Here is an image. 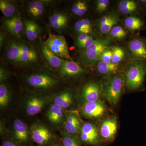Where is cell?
Listing matches in <instances>:
<instances>
[{
  "instance_id": "obj_42",
  "label": "cell",
  "mask_w": 146,
  "mask_h": 146,
  "mask_svg": "<svg viewBox=\"0 0 146 146\" xmlns=\"http://www.w3.org/2000/svg\"><path fill=\"white\" fill-rule=\"evenodd\" d=\"M2 146H18L13 142L5 141L3 143Z\"/></svg>"
},
{
  "instance_id": "obj_40",
  "label": "cell",
  "mask_w": 146,
  "mask_h": 146,
  "mask_svg": "<svg viewBox=\"0 0 146 146\" xmlns=\"http://www.w3.org/2000/svg\"><path fill=\"white\" fill-rule=\"evenodd\" d=\"M45 10V7H44L43 3H42L38 7L36 10L35 11L34 13L33 14V16L35 17H38L42 15Z\"/></svg>"
},
{
  "instance_id": "obj_19",
  "label": "cell",
  "mask_w": 146,
  "mask_h": 146,
  "mask_svg": "<svg viewBox=\"0 0 146 146\" xmlns=\"http://www.w3.org/2000/svg\"><path fill=\"white\" fill-rule=\"evenodd\" d=\"M73 96V94L70 91H63L57 94L54 98L53 104L59 106L64 109H67L72 104Z\"/></svg>"
},
{
  "instance_id": "obj_41",
  "label": "cell",
  "mask_w": 146,
  "mask_h": 146,
  "mask_svg": "<svg viewBox=\"0 0 146 146\" xmlns=\"http://www.w3.org/2000/svg\"><path fill=\"white\" fill-rule=\"evenodd\" d=\"M0 80H1V81L3 82L4 80H5L6 78L7 74L5 72V71L4 70H3V68H1V72H0Z\"/></svg>"
},
{
  "instance_id": "obj_32",
  "label": "cell",
  "mask_w": 146,
  "mask_h": 146,
  "mask_svg": "<svg viewBox=\"0 0 146 146\" xmlns=\"http://www.w3.org/2000/svg\"><path fill=\"white\" fill-rule=\"evenodd\" d=\"M112 63L119 64L125 57L124 50L121 47L115 46L112 48Z\"/></svg>"
},
{
  "instance_id": "obj_9",
  "label": "cell",
  "mask_w": 146,
  "mask_h": 146,
  "mask_svg": "<svg viewBox=\"0 0 146 146\" xmlns=\"http://www.w3.org/2000/svg\"><path fill=\"white\" fill-rule=\"evenodd\" d=\"M58 73L65 78H74L82 75L85 70L72 60L63 59L62 65L58 69Z\"/></svg>"
},
{
  "instance_id": "obj_36",
  "label": "cell",
  "mask_w": 146,
  "mask_h": 146,
  "mask_svg": "<svg viewBox=\"0 0 146 146\" xmlns=\"http://www.w3.org/2000/svg\"><path fill=\"white\" fill-rule=\"evenodd\" d=\"M110 3L109 0H98L96 2V9L99 12L107 9Z\"/></svg>"
},
{
  "instance_id": "obj_7",
  "label": "cell",
  "mask_w": 146,
  "mask_h": 146,
  "mask_svg": "<svg viewBox=\"0 0 146 146\" xmlns=\"http://www.w3.org/2000/svg\"><path fill=\"white\" fill-rule=\"evenodd\" d=\"M82 115L84 117L90 119H95L102 117L106 110L105 105L99 100L84 103L81 108Z\"/></svg>"
},
{
  "instance_id": "obj_18",
  "label": "cell",
  "mask_w": 146,
  "mask_h": 146,
  "mask_svg": "<svg viewBox=\"0 0 146 146\" xmlns=\"http://www.w3.org/2000/svg\"><path fill=\"white\" fill-rule=\"evenodd\" d=\"M42 50L44 57L50 66L58 70L62 65L63 59L53 53L44 44L42 45Z\"/></svg>"
},
{
  "instance_id": "obj_6",
  "label": "cell",
  "mask_w": 146,
  "mask_h": 146,
  "mask_svg": "<svg viewBox=\"0 0 146 146\" xmlns=\"http://www.w3.org/2000/svg\"><path fill=\"white\" fill-rule=\"evenodd\" d=\"M33 141L40 146L46 145L53 139V135L48 128L41 123H35L30 129Z\"/></svg>"
},
{
  "instance_id": "obj_11",
  "label": "cell",
  "mask_w": 146,
  "mask_h": 146,
  "mask_svg": "<svg viewBox=\"0 0 146 146\" xmlns=\"http://www.w3.org/2000/svg\"><path fill=\"white\" fill-rule=\"evenodd\" d=\"M101 86L97 82H90L84 86L81 91V98L84 103L99 100L102 94Z\"/></svg>"
},
{
  "instance_id": "obj_12",
  "label": "cell",
  "mask_w": 146,
  "mask_h": 146,
  "mask_svg": "<svg viewBox=\"0 0 146 146\" xmlns=\"http://www.w3.org/2000/svg\"><path fill=\"white\" fill-rule=\"evenodd\" d=\"M12 133L14 139L21 143L27 142L31 136L30 129L27 124L19 119L13 121Z\"/></svg>"
},
{
  "instance_id": "obj_10",
  "label": "cell",
  "mask_w": 146,
  "mask_h": 146,
  "mask_svg": "<svg viewBox=\"0 0 146 146\" xmlns=\"http://www.w3.org/2000/svg\"><path fill=\"white\" fill-rule=\"evenodd\" d=\"M63 124L65 132L76 136L80 133L82 125L80 118L74 112L66 114Z\"/></svg>"
},
{
  "instance_id": "obj_35",
  "label": "cell",
  "mask_w": 146,
  "mask_h": 146,
  "mask_svg": "<svg viewBox=\"0 0 146 146\" xmlns=\"http://www.w3.org/2000/svg\"><path fill=\"white\" fill-rule=\"evenodd\" d=\"M112 50H106L102 53L100 56L99 60L106 63H112Z\"/></svg>"
},
{
  "instance_id": "obj_37",
  "label": "cell",
  "mask_w": 146,
  "mask_h": 146,
  "mask_svg": "<svg viewBox=\"0 0 146 146\" xmlns=\"http://www.w3.org/2000/svg\"><path fill=\"white\" fill-rule=\"evenodd\" d=\"M96 40V39H94L93 38V36H92L82 43L76 45L80 49H86L92 46L95 42Z\"/></svg>"
},
{
  "instance_id": "obj_14",
  "label": "cell",
  "mask_w": 146,
  "mask_h": 146,
  "mask_svg": "<svg viewBox=\"0 0 146 146\" xmlns=\"http://www.w3.org/2000/svg\"><path fill=\"white\" fill-rule=\"evenodd\" d=\"M119 21V18L117 13L112 12L102 16L98 23V28L102 34H106L110 32L112 28Z\"/></svg>"
},
{
  "instance_id": "obj_15",
  "label": "cell",
  "mask_w": 146,
  "mask_h": 146,
  "mask_svg": "<svg viewBox=\"0 0 146 146\" xmlns=\"http://www.w3.org/2000/svg\"><path fill=\"white\" fill-rule=\"evenodd\" d=\"M66 114L64 109L57 105L52 104L46 113L47 119L53 125H58L63 123Z\"/></svg>"
},
{
  "instance_id": "obj_29",
  "label": "cell",
  "mask_w": 146,
  "mask_h": 146,
  "mask_svg": "<svg viewBox=\"0 0 146 146\" xmlns=\"http://www.w3.org/2000/svg\"><path fill=\"white\" fill-rule=\"evenodd\" d=\"M10 95L9 91L5 84L1 83L0 85V107L4 108L9 103Z\"/></svg>"
},
{
  "instance_id": "obj_24",
  "label": "cell",
  "mask_w": 146,
  "mask_h": 146,
  "mask_svg": "<svg viewBox=\"0 0 146 146\" xmlns=\"http://www.w3.org/2000/svg\"><path fill=\"white\" fill-rule=\"evenodd\" d=\"M5 25L9 31L16 35L20 34L23 28V24L17 17H13L6 20L5 21Z\"/></svg>"
},
{
  "instance_id": "obj_27",
  "label": "cell",
  "mask_w": 146,
  "mask_h": 146,
  "mask_svg": "<svg viewBox=\"0 0 146 146\" xmlns=\"http://www.w3.org/2000/svg\"><path fill=\"white\" fill-rule=\"evenodd\" d=\"M25 28L26 35L29 40L33 41L37 39L39 35V28L36 23L32 21H26Z\"/></svg>"
},
{
  "instance_id": "obj_20",
  "label": "cell",
  "mask_w": 146,
  "mask_h": 146,
  "mask_svg": "<svg viewBox=\"0 0 146 146\" xmlns=\"http://www.w3.org/2000/svg\"><path fill=\"white\" fill-rule=\"evenodd\" d=\"M22 45V52L19 62L29 63L35 62L37 58V55L34 49L25 44Z\"/></svg>"
},
{
  "instance_id": "obj_38",
  "label": "cell",
  "mask_w": 146,
  "mask_h": 146,
  "mask_svg": "<svg viewBox=\"0 0 146 146\" xmlns=\"http://www.w3.org/2000/svg\"><path fill=\"white\" fill-rule=\"evenodd\" d=\"M42 3V2L40 1H33L30 3L28 5L29 12L33 15L35 11Z\"/></svg>"
},
{
  "instance_id": "obj_1",
  "label": "cell",
  "mask_w": 146,
  "mask_h": 146,
  "mask_svg": "<svg viewBox=\"0 0 146 146\" xmlns=\"http://www.w3.org/2000/svg\"><path fill=\"white\" fill-rule=\"evenodd\" d=\"M146 75V61L138 59L129 65L124 72L125 83L129 90L140 89Z\"/></svg>"
},
{
  "instance_id": "obj_21",
  "label": "cell",
  "mask_w": 146,
  "mask_h": 146,
  "mask_svg": "<svg viewBox=\"0 0 146 146\" xmlns=\"http://www.w3.org/2000/svg\"><path fill=\"white\" fill-rule=\"evenodd\" d=\"M76 31L79 34L90 35L94 33L93 27L91 21L88 19H82L76 22L74 25Z\"/></svg>"
},
{
  "instance_id": "obj_31",
  "label": "cell",
  "mask_w": 146,
  "mask_h": 146,
  "mask_svg": "<svg viewBox=\"0 0 146 146\" xmlns=\"http://www.w3.org/2000/svg\"><path fill=\"white\" fill-rule=\"evenodd\" d=\"M87 4L84 1H78L73 4L72 6V11L75 15L78 16H82L87 11Z\"/></svg>"
},
{
  "instance_id": "obj_16",
  "label": "cell",
  "mask_w": 146,
  "mask_h": 146,
  "mask_svg": "<svg viewBox=\"0 0 146 146\" xmlns=\"http://www.w3.org/2000/svg\"><path fill=\"white\" fill-rule=\"evenodd\" d=\"M117 129V122L115 117L110 118L104 121L100 128L102 137L106 141L112 140Z\"/></svg>"
},
{
  "instance_id": "obj_3",
  "label": "cell",
  "mask_w": 146,
  "mask_h": 146,
  "mask_svg": "<svg viewBox=\"0 0 146 146\" xmlns=\"http://www.w3.org/2000/svg\"><path fill=\"white\" fill-rule=\"evenodd\" d=\"M123 83L122 76L118 75L109 79L105 85L103 95L112 105L115 106L118 103L122 93Z\"/></svg>"
},
{
  "instance_id": "obj_8",
  "label": "cell",
  "mask_w": 146,
  "mask_h": 146,
  "mask_svg": "<svg viewBox=\"0 0 146 146\" xmlns=\"http://www.w3.org/2000/svg\"><path fill=\"white\" fill-rule=\"evenodd\" d=\"M80 139L84 143L92 145L99 143V134L96 125L91 122L82 124L80 132Z\"/></svg>"
},
{
  "instance_id": "obj_33",
  "label": "cell",
  "mask_w": 146,
  "mask_h": 146,
  "mask_svg": "<svg viewBox=\"0 0 146 146\" xmlns=\"http://www.w3.org/2000/svg\"><path fill=\"white\" fill-rule=\"evenodd\" d=\"M63 146H80V141L77 136L70 135L66 132H62Z\"/></svg>"
},
{
  "instance_id": "obj_5",
  "label": "cell",
  "mask_w": 146,
  "mask_h": 146,
  "mask_svg": "<svg viewBox=\"0 0 146 146\" xmlns=\"http://www.w3.org/2000/svg\"><path fill=\"white\" fill-rule=\"evenodd\" d=\"M29 86L32 88L41 90L53 88L58 81L54 77L46 73H38L29 76L27 79Z\"/></svg>"
},
{
  "instance_id": "obj_2",
  "label": "cell",
  "mask_w": 146,
  "mask_h": 146,
  "mask_svg": "<svg viewBox=\"0 0 146 146\" xmlns=\"http://www.w3.org/2000/svg\"><path fill=\"white\" fill-rule=\"evenodd\" d=\"M110 41L109 38L96 39L92 46L81 51L79 56L80 62L87 66L95 65L99 59L102 53L108 49Z\"/></svg>"
},
{
  "instance_id": "obj_13",
  "label": "cell",
  "mask_w": 146,
  "mask_h": 146,
  "mask_svg": "<svg viewBox=\"0 0 146 146\" xmlns=\"http://www.w3.org/2000/svg\"><path fill=\"white\" fill-rule=\"evenodd\" d=\"M48 100L46 98L37 96L30 97L26 103L27 114L30 116H34L38 114L47 104Z\"/></svg>"
},
{
  "instance_id": "obj_39",
  "label": "cell",
  "mask_w": 146,
  "mask_h": 146,
  "mask_svg": "<svg viewBox=\"0 0 146 146\" xmlns=\"http://www.w3.org/2000/svg\"><path fill=\"white\" fill-rule=\"evenodd\" d=\"M92 35H90L86 34H79L78 36L77 37L76 39V44H80L82 42L86 41L90 37L92 36Z\"/></svg>"
},
{
  "instance_id": "obj_23",
  "label": "cell",
  "mask_w": 146,
  "mask_h": 146,
  "mask_svg": "<svg viewBox=\"0 0 146 146\" xmlns=\"http://www.w3.org/2000/svg\"><path fill=\"white\" fill-rule=\"evenodd\" d=\"M68 17L62 13L53 14L49 18L50 25L53 28L60 29L66 26L68 23Z\"/></svg>"
},
{
  "instance_id": "obj_4",
  "label": "cell",
  "mask_w": 146,
  "mask_h": 146,
  "mask_svg": "<svg viewBox=\"0 0 146 146\" xmlns=\"http://www.w3.org/2000/svg\"><path fill=\"white\" fill-rule=\"evenodd\" d=\"M44 44L58 57L65 60H72L68 43L64 36L50 33Z\"/></svg>"
},
{
  "instance_id": "obj_26",
  "label": "cell",
  "mask_w": 146,
  "mask_h": 146,
  "mask_svg": "<svg viewBox=\"0 0 146 146\" xmlns=\"http://www.w3.org/2000/svg\"><path fill=\"white\" fill-rule=\"evenodd\" d=\"M119 64L112 63H106L99 61L97 65V70L102 74L108 75L115 74L119 69Z\"/></svg>"
},
{
  "instance_id": "obj_43",
  "label": "cell",
  "mask_w": 146,
  "mask_h": 146,
  "mask_svg": "<svg viewBox=\"0 0 146 146\" xmlns=\"http://www.w3.org/2000/svg\"><path fill=\"white\" fill-rule=\"evenodd\" d=\"M144 42H145V47L146 48V40H145V41H144Z\"/></svg>"
},
{
  "instance_id": "obj_44",
  "label": "cell",
  "mask_w": 146,
  "mask_h": 146,
  "mask_svg": "<svg viewBox=\"0 0 146 146\" xmlns=\"http://www.w3.org/2000/svg\"><path fill=\"white\" fill-rule=\"evenodd\" d=\"M57 146V145H54V146Z\"/></svg>"
},
{
  "instance_id": "obj_22",
  "label": "cell",
  "mask_w": 146,
  "mask_h": 146,
  "mask_svg": "<svg viewBox=\"0 0 146 146\" xmlns=\"http://www.w3.org/2000/svg\"><path fill=\"white\" fill-rule=\"evenodd\" d=\"M138 8V3L133 0L121 1L118 5V9L120 13L124 15H127L136 12Z\"/></svg>"
},
{
  "instance_id": "obj_30",
  "label": "cell",
  "mask_w": 146,
  "mask_h": 146,
  "mask_svg": "<svg viewBox=\"0 0 146 146\" xmlns=\"http://www.w3.org/2000/svg\"><path fill=\"white\" fill-rule=\"evenodd\" d=\"M0 9L4 16L11 17L16 12V8L12 4L6 1H0Z\"/></svg>"
},
{
  "instance_id": "obj_28",
  "label": "cell",
  "mask_w": 146,
  "mask_h": 146,
  "mask_svg": "<svg viewBox=\"0 0 146 146\" xmlns=\"http://www.w3.org/2000/svg\"><path fill=\"white\" fill-rule=\"evenodd\" d=\"M125 25L129 29L136 31L142 28L144 25L143 21L138 17L131 16L124 20Z\"/></svg>"
},
{
  "instance_id": "obj_34",
  "label": "cell",
  "mask_w": 146,
  "mask_h": 146,
  "mask_svg": "<svg viewBox=\"0 0 146 146\" xmlns=\"http://www.w3.org/2000/svg\"><path fill=\"white\" fill-rule=\"evenodd\" d=\"M110 33L111 37L119 40L125 38L127 35L125 30L120 26H115L112 28Z\"/></svg>"
},
{
  "instance_id": "obj_25",
  "label": "cell",
  "mask_w": 146,
  "mask_h": 146,
  "mask_svg": "<svg viewBox=\"0 0 146 146\" xmlns=\"http://www.w3.org/2000/svg\"><path fill=\"white\" fill-rule=\"evenodd\" d=\"M22 52V45L15 43H11L6 51L7 57L13 62H19Z\"/></svg>"
},
{
  "instance_id": "obj_17",
  "label": "cell",
  "mask_w": 146,
  "mask_h": 146,
  "mask_svg": "<svg viewBox=\"0 0 146 146\" xmlns=\"http://www.w3.org/2000/svg\"><path fill=\"white\" fill-rule=\"evenodd\" d=\"M128 48L134 56L146 61V48L143 39L140 38L132 39L129 42Z\"/></svg>"
}]
</instances>
